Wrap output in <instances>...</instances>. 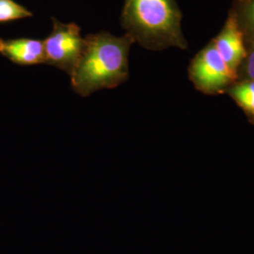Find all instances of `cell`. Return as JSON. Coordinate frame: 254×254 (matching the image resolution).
<instances>
[{
	"mask_svg": "<svg viewBox=\"0 0 254 254\" xmlns=\"http://www.w3.org/2000/svg\"><path fill=\"white\" fill-rule=\"evenodd\" d=\"M246 73L250 80H254V46L251 53L248 56L247 64H246Z\"/></svg>",
	"mask_w": 254,
	"mask_h": 254,
	"instance_id": "cell-10",
	"label": "cell"
},
{
	"mask_svg": "<svg viewBox=\"0 0 254 254\" xmlns=\"http://www.w3.org/2000/svg\"><path fill=\"white\" fill-rule=\"evenodd\" d=\"M0 55L23 66L46 64L44 42L36 39L0 38Z\"/></svg>",
	"mask_w": 254,
	"mask_h": 254,
	"instance_id": "cell-6",
	"label": "cell"
},
{
	"mask_svg": "<svg viewBox=\"0 0 254 254\" xmlns=\"http://www.w3.org/2000/svg\"><path fill=\"white\" fill-rule=\"evenodd\" d=\"M33 13L14 0H0V23L32 17Z\"/></svg>",
	"mask_w": 254,
	"mask_h": 254,
	"instance_id": "cell-8",
	"label": "cell"
},
{
	"mask_svg": "<svg viewBox=\"0 0 254 254\" xmlns=\"http://www.w3.org/2000/svg\"><path fill=\"white\" fill-rule=\"evenodd\" d=\"M44 42L46 64L68 74L73 72L86 45L81 28L74 23H62L53 18L51 33Z\"/></svg>",
	"mask_w": 254,
	"mask_h": 254,
	"instance_id": "cell-3",
	"label": "cell"
},
{
	"mask_svg": "<svg viewBox=\"0 0 254 254\" xmlns=\"http://www.w3.org/2000/svg\"><path fill=\"white\" fill-rule=\"evenodd\" d=\"M242 17L247 31L254 40V0H250L246 4Z\"/></svg>",
	"mask_w": 254,
	"mask_h": 254,
	"instance_id": "cell-9",
	"label": "cell"
},
{
	"mask_svg": "<svg viewBox=\"0 0 254 254\" xmlns=\"http://www.w3.org/2000/svg\"><path fill=\"white\" fill-rule=\"evenodd\" d=\"M86 45L71 76L73 91L82 97L104 89H114L128 78V55L135 43L126 34L117 37L106 31L88 35Z\"/></svg>",
	"mask_w": 254,
	"mask_h": 254,
	"instance_id": "cell-1",
	"label": "cell"
},
{
	"mask_svg": "<svg viewBox=\"0 0 254 254\" xmlns=\"http://www.w3.org/2000/svg\"><path fill=\"white\" fill-rule=\"evenodd\" d=\"M243 32L236 16L230 15L222 31L213 44L228 67L236 73L239 64L247 56Z\"/></svg>",
	"mask_w": 254,
	"mask_h": 254,
	"instance_id": "cell-5",
	"label": "cell"
},
{
	"mask_svg": "<svg viewBox=\"0 0 254 254\" xmlns=\"http://www.w3.org/2000/svg\"><path fill=\"white\" fill-rule=\"evenodd\" d=\"M231 95L242 109L254 115V80L236 85L231 90Z\"/></svg>",
	"mask_w": 254,
	"mask_h": 254,
	"instance_id": "cell-7",
	"label": "cell"
},
{
	"mask_svg": "<svg viewBox=\"0 0 254 254\" xmlns=\"http://www.w3.org/2000/svg\"><path fill=\"white\" fill-rule=\"evenodd\" d=\"M190 73L194 84L206 92L220 91L236 77V73L228 67L213 44L197 55Z\"/></svg>",
	"mask_w": 254,
	"mask_h": 254,
	"instance_id": "cell-4",
	"label": "cell"
},
{
	"mask_svg": "<svg viewBox=\"0 0 254 254\" xmlns=\"http://www.w3.org/2000/svg\"><path fill=\"white\" fill-rule=\"evenodd\" d=\"M122 25L127 34L148 49L187 46L174 0H126Z\"/></svg>",
	"mask_w": 254,
	"mask_h": 254,
	"instance_id": "cell-2",
	"label": "cell"
}]
</instances>
